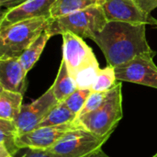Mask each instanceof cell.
Returning <instances> with one entry per match:
<instances>
[{"label": "cell", "instance_id": "ba28073f", "mask_svg": "<svg viewBox=\"0 0 157 157\" xmlns=\"http://www.w3.org/2000/svg\"><path fill=\"white\" fill-rule=\"evenodd\" d=\"M101 6L108 21L156 25L157 18L144 10L135 0H103Z\"/></svg>", "mask_w": 157, "mask_h": 157}, {"label": "cell", "instance_id": "d4e9b609", "mask_svg": "<svg viewBox=\"0 0 157 157\" xmlns=\"http://www.w3.org/2000/svg\"><path fill=\"white\" fill-rule=\"evenodd\" d=\"M25 157H54L47 151H35V150H29L26 154Z\"/></svg>", "mask_w": 157, "mask_h": 157}, {"label": "cell", "instance_id": "277c9868", "mask_svg": "<svg viewBox=\"0 0 157 157\" xmlns=\"http://www.w3.org/2000/svg\"><path fill=\"white\" fill-rule=\"evenodd\" d=\"M108 20L101 6H94L56 18H51L45 31L52 37L65 32L74 33L81 38L92 39L100 32Z\"/></svg>", "mask_w": 157, "mask_h": 157}, {"label": "cell", "instance_id": "7c38bea8", "mask_svg": "<svg viewBox=\"0 0 157 157\" xmlns=\"http://www.w3.org/2000/svg\"><path fill=\"white\" fill-rule=\"evenodd\" d=\"M26 76L27 73L18 58L0 59V88L24 95Z\"/></svg>", "mask_w": 157, "mask_h": 157}, {"label": "cell", "instance_id": "9c48e42d", "mask_svg": "<svg viewBox=\"0 0 157 157\" xmlns=\"http://www.w3.org/2000/svg\"><path fill=\"white\" fill-rule=\"evenodd\" d=\"M57 103L58 101L50 87L42 96L30 104L23 105L15 120L18 136L35 130Z\"/></svg>", "mask_w": 157, "mask_h": 157}, {"label": "cell", "instance_id": "3957f363", "mask_svg": "<svg viewBox=\"0 0 157 157\" xmlns=\"http://www.w3.org/2000/svg\"><path fill=\"white\" fill-rule=\"evenodd\" d=\"M121 88V83H117L98 109L75 120L78 124L97 136L109 139L123 117Z\"/></svg>", "mask_w": 157, "mask_h": 157}, {"label": "cell", "instance_id": "4316f807", "mask_svg": "<svg viewBox=\"0 0 157 157\" xmlns=\"http://www.w3.org/2000/svg\"><path fill=\"white\" fill-rule=\"evenodd\" d=\"M6 157H15V155H8V156H6ZM21 157H25V155H24L23 156H21Z\"/></svg>", "mask_w": 157, "mask_h": 157}, {"label": "cell", "instance_id": "e0dca14e", "mask_svg": "<svg viewBox=\"0 0 157 157\" xmlns=\"http://www.w3.org/2000/svg\"><path fill=\"white\" fill-rule=\"evenodd\" d=\"M103 0H56L52 8V18H56L94 6H101Z\"/></svg>", "mask_w": 157, "mask_h": 157}, {"label": "cell", "instance_id": "52a82bcc", "mask_svg": "<svg viewBox=\"0 0 157 157\" xmlns=\"http://www.w3.org/2000/svg\"><path fill=\"white\" fill-rule=\"evenodd\" d=\"M80 127L78 122L75 121L57 126L36 128L29 132L18 136L17 145L19 149L47 151L54 146L67 132Z\"/></svg>", "mask_w": 157, "mask_h": 157}, {"label": "cell", "instance_id": "603a6c76", "mask_svg": "<svg viewBox=\"0 0 157 157\" xmlns=\"http://www.w3.org/2000/svg\"><path fill=\"white\" fill-rule=\"evenodd\" d=\"M135 1L146 12L151 13L154 9L157 8V0H135Z\"/></svg>", "mask_w": 157, "mask_h": 157}, {"label": "cell", "instance_id": "2e32d148", "mask_svg": "<svg viewBox=\"0 0 157 157\" xmlns=\"http://www.w3.org/2000/svg\"><path fill=\"white\" fill-rule=\"evenodd\" d=\"M51 37L52 36L44 30L41 35L18 58L27 74L31 70V68L39 60L40 54L42 53L46 46V43L48 42Z\"/></svg>", "mask_w": 157, "mask_h": 157}, {"label": "cell", "instance_id": "83f0119b", "mask_svg": "<svg viewBox=\"0 0 157 157\" xmlns=\"http://www.w3.org/2000/svg\"><path fill=\"white\" fill-rule=\"evenodd\" d=\"M153 157H157V154H156V155H154Z\"/></svg>", "mask_w": 157, "mask_h": 157}, {"label": "cell", "instance_id": "6da1fadb", "mask_svg": "<svg viewBox=\"0 0 157 157\" xmlns=\"http://www.w3.org/2000/svg\"><path fill=\"white\" fill-rule=\"evenodd\" d=\"M91 40L101 49L108 64L114 68L140 55L156 54L148 44L145 24L108 21Z\"/></svg>", "mask_w": 157, "mask_h": 157}, {"label": "cell", "instance_id": "8fae6325", "mask_svg": "<svg viewBox=\"0 0 157 157\" xmlns=\"http://www.w3.org/2000/svg\"><path fill=\"white\" fill-rule=\"evenodd\" d=\"M56 0H26L22 4L6 10L0 19V29L35 17H52V8Z\"/></svg>", "mask_w": 157, "mask_h": 157}, {"label": "cell", "instance_id": "8992f818", "mask_svg": "<svg viewBox=\"0 0 157 157\" xmlns=\"http://www.w3.org/2000/svg\"><path fill=\"white\" fill-rule=\"evenodd\" d=\"M154 57L151 54L140 55L115 67L117 80L157 89V66Z\"/></svg>", "mask_w": 157, "mask_h": 157}, {"label": "cell", "instance_id": "cb8c5ba5", "mask_svg": "<svg viewBox=\"0 0 157 157\" xmlns=\"http://www.w3.org/2000/svg\"><path fill=\"white\" fill-rule=\"evenodd\" d=\"M26 0H0V6L2 7H6V10H8L22 4Z\"/></svg>", "mask_w": 157, "mask_h": 157}, {"label": "cell", "instance_id": "5b68a950", "mask_svg": "<svg viewBox=\"0 0 157 157\" xmlns=\"http://www.w3.org/2000/svg\"><path fill=\"white\" fill-rule=\"evenodd\" d=\"M108 140L80 127L67 132L47 152L54 157H87L101 150Z\"/></svg>", "mask_w": 157, "mask_h": 157}, {"label": "cell", "instance_id": "484cf974", "mask_svg": "<svg viewBox=\"0 0 157 157\" xmlns=\"http://www.w3.org/2000/svg\"><path fill=\"white\" fill-rule=\"evenodd\" d=\"M87 157H109L107 154H105V152L101 149V150H99V151H98V152H96L95 154H93L92 155H90V156H87Z\"/></svg>", "mask_w": 157, "mask_h": 157}, {"label": "cell", "instance_id": "d6986e66", "mask_svg": "<svg viewBox=\"0 0 157 157\" xmlns=\"http://www.w3.org/2000/svg\"><path fill=\"white\" fill-rule=\"evenodd\" d=\"M99 71L100 68L98 62L90 63L80 69L74 75V79L76 83L77 87L80 89H91L98 75Z\"/></svg>", "mask_w": 157, "mask_h": 157}, {"label": "cell", "instance_id": "30bf717a", "mask_svg": "<svg viewBox=\"0 0 157 157\" xmlns=\"http://www.w3.org/2000/svg\"><path fill=\"white\" fill-rule=\"evenodd\" d=\"M63 36V60L74 77V75L85 66L98 62L93 50L84 41L83 38L65 32Z\"/></svg>", "mask_w": 157, "mask_h": 157}, {"label": "cell", "instance_id": "5bb4252c", "mask_svg": "<svg viewBox=\"0 0 157 157\" xmlns=\"http://www.w3.org/2000/svg\"><path fill=\"white\" fill-rule=\"evenodd\" d=\"M17 129L14 121L0 119V157L15 155L19 148L17 145Z\"/></svg>", "mask_w": 157, "mask_h": 157}, {"label": "cell", "instance_id": "7a4b0ae2", "mask_svg": "<svg viewBox=\"0 0 157 157\" xmlns=\"http://www.w3.org/2000/svg\"><path fill=\"white\" fill-rule=\"evenodd\" d=\"M51 18L35 17L0 29V59L19 58L46 29Z\"/></svg>", "mask_w": 157, "mask_h": 157}, {"label": "cell", "instance_id": "44dd1931", "mask_svg": "<svg viewBox=\"0 0 157 157\" xmlns=\"http://www.w3.org/2000/svg\"><path fill=\"white\" fill-rule=\"evenodd\" d=\"M91 92H92L91 89H80V88H77L72 95H70L64 100V103L66 104L68 109L75 115H76V118L79 115L82 109L84 108V106L86 104V99L89 97Z\"/></svg>", "mask_w": 157, "mask_h": 157}, {"label": "cell", "instance_id": "9a60e30c", "mask_svg": "<svg viewBox=\"0 0 157 157\" xmlns=\"http://www.w3.org/2000/svg\"><path fill=\"white\" fill-rule=\"evenodd\" d=\"M23 94L0 88V119L14 121L23 106Z\"/></svg>", "mask_w": 157, "mask_h": 157}, {"label": "cell", "instance_id": "ffe728a7", "mask_svg": "<svg viewBox=\"0 0 157 157\" xmlns=\"http://www.w3.org/2000/svg\"><path fill=\"white\" fill-rule=\"evenodd\" d=\"M116 74L114 67L108 64L107 67L100 69L98 75L91 87V91L93 92H108L112 89L117 82Z\"/></svg>", "mask_w": 157, "mask_h": 157}, {"label": "cell", "instance_id": "ac0fdd59", "mask_svg": "<svg viewBox=\"0 0 157 157\" xmlns=\"http://www.w3.org/2000/svg\"><path fill=\"white\" fill-rule=\"evenodd\" d=\"M76 120V115H75L66 106L64 101L58 102L44 118V120L39 124L37 128L48 127V126H57L62 124H66L73 122Z\"/></svg>", "mask_w": 157, "mask_h": 157}, {"label": "cell", "instance_id": "4fadbf2b", "mask_svg": "<svg viewBox=\"0 0 157 157\" xmlns=\"http://www.w3.org/2000/svg\"><path fill=\"white\" fill-rule=\"evenodd\" d=\"M51 88L58 102L64 101L78 88L63 60H62L56 79Z\"/></svg>", "mask_w": 157, "mask_h": 157}, {"label": "cell", "instance_id": "7402d4cb", "mask_svg": "<svg viewBox=\"0 0 157 157\" xmlns=\"http://www.w3.org/2000/svg\"><path fill=\"white\" fill-rule=\"evenodd\" d=\"M108 92H93L92 91L90 93L89 97L87 98L86 104H85L84 108L82 109V110L80 111L79 115L77 116V118L81 117L83 115L88 114L90 112H93L96 109H98L105 101V99L108 96Z\"/></svg>", "mask_w": 157, "mask_h": 157}]
</instances>
